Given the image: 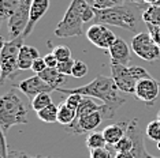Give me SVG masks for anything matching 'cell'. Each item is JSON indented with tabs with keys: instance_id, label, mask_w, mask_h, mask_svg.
Masks as SVG:
<instances>
[{
	"instance_id": "ac0fdd59",
	"label": "cell",
	"mask_w": 160,
	"mask_h": 158,
	"mask_svg": "<svg viewBox=\"0 0 160 158\" xmlns=\"http://www.w3.org/2000/svg\"><path fill=\"white\" fill-rule=\"evenodd\" d=\"M41 77V79L44 82H47L49 86H52V87H55V90L62 87V85L66 83L67 81V77L63 74H60L59 71H58V68H45L42 72L37 74Z\"/></svg>"
},
{
	"instance_id": "2e32d148",
	"label": "cell",
	"mask_w": 160,
	"mask_h": 158,
	"mask_svg": "<svg viewBox=\"0 0 160 158\" xmlns=\"http://www.w3.org/2000/svg\"><path fill=\"white\" fill-rule=\"evenodd\" d=\"M38 51L32 45H22L19 51V56H18V70L19 71H26L32 70L33 62L38 59Z\"/></svg>"
},
{
	"instance_id": "83f0119b",
	"label": "cell",
	"mask_w": 160,
	"mask_h": 158,
	"mask_svg": "<svg viewBox=\"0 0 160 158\" xmlns=\"http://www.w3.org/2000/svg\"><path fill=\"white\" fill-rule=\"evenodd\" d=\"M145 132H147V136L149 139H152L155 142H160V121L158 118L148 123Z\"/></svg>"
},
{
	"instance_id": "4dcf8cb0",
	"label": "cell",
	"mask_w": 160,
	"mask_h": 158,
	"mask_svg": "<svg viewBox=\"0 0 160 158\" xmlns=\"http://www.w3.org/2000/svg\"><path fill=\"white\" fill-rule=\"evenodd\" d=\"M89 158H115V153L112 151V149L110 147H103V149H94L90 150Z\"/></svg>"
},
{
	"instance_id": "d590c367",
	"label": "cell",
	"mask_w": 160,
	"mask_h": 158,
	"mask_svg": "<svg viewBox=\"0 0 160 158\" xmlns=\"http://www.w3.org/2000/svg\"><path fill=\"white\" fill-rule=\"evenodd\" d=\"M45 68H48V67H47V64L44 62V57H38V59H36L33 62V66H32V70H33L36 74L42 72Z\"/></svg>"
},
{
	"instance_id": "7c38bea8",
	"label": "cell",
	"mask_w": 160,
	"mask_h": 158,
	"mask_svg": "<svg viewBox=\"0 0 160 158\" xmlns=\"http://www.w3.org/2000/svg\"><path fill=\"white\" fill-rule=\"evenodd\" d=\"M160 91V83L156 79H153L152 77L144 78L141 79L137 83L136 87V97L140 101H142L145 105L148 106H153V104L156 101Z\"/></svg>"
},
{
	"instance_id": "603a6c76",
	"label": "cell",
	"mask_w": 160,
	"mask_h": 158,
	"mask_svg": "<svg viewBox=\"0 0 160 158\" xmlns=\"http://www.w3.org/2000/svg\"><path fill=\"white\" fill-rule=\"evenodd\" d=\"M21 0H0V16L2 21H8L19 6Z\"/></svg>"
},
{
	"instance_id": "3957f363",
	"label": "cell",
	"mask_w": 160,
	"mask_h": 158,
	"mask_svg": "<svg viewBox=\"0 0 160 158\" xmlns=\"http://www.w3.org/2000/svg\"><path fill=\"white\" fill-rule=\"evenodd\" d=\"M96 11L86 0H72L64 12L63 19L58 23L53 31L58 38L77 37L83 33V23L94 21Z\"/></svg>"
},
{
	"instance_id": "e0dca14e",
	"label": "cell",
	"mask_w": 160,
	"mask_h": 158,
	"mask_svg": "<svg viewBox=\"0 0 160 158\" xmlns=\"http://www.w3.org/2000/svg\"><path fill=\"white\" fill-rule=\"evenodd\" d=\"M103 135L105 138L108 146H114L116 145L127 132V123H116V124H110L104 128Z\"/></svg>"
},
{
	"instance_id": "ba28073f",
	"label": "cell",
	"mask_w": 160,
	"mask_h": 158,
	"mask_svg": "<svg viewBox=\"0 0 160 158\" xmlns=\"http://www.w3.org/2000/svg\"><path fill=\"white\" fill-rule=\"evenodd\" d=\"M32 3H33V0H21L15 12L8 19V33L11 35V40L21 37L23 34L25 29L29 23Z\"/></svg>"
},
{
	"instance_id": "cb8c5ba5",
	"label": "cell",
	"mask_w": 160,
	"mask_h": 158,
	"mask_svg": "<svg viewBox=\"0 0 160 158\" xmlns=\"http://www.w3.org/2000/svg\"><path fill=\"white\" fill-rule=\"evenodd\" d=\"M107 142H105V138L103 135V132L99 131H93L90 132L86 138V147L89 150H94V149H103V147H107Z\"/></svg>"
},
{
	"instance_id": "836d02e7",
	"label": "cell",
	"mask_w": 160,
	"mask_h": 158,
	"mask_svg": "<svg viewBox=\"0 0 160 158\" xmlns=\"http://www.w3.org/2000/svg\"><path fill=\"white\" fill-rule=\"evenodd\" d=\"M8 146L6 141V132H0V158H8Z\"/></svg>"
},
{
	"instance_id": "8fae6325",
	"label": "cell",
	"mask_w": 160,
	"mask_h": 158,
	"mask_svg": "<svg viewBox=\"0 0 160 158\" xmlns=\"http://www.w3.org/2000/svg\"><path fill=\"white\" fill-rule=\"evenodd\" d=\"M12 87H15L19 91H22L30 101L34 98V97H37L38 94L55 91V87H52V86H49L47 82H44L41 79V77L37 74L33 75V77H30V78L23 79V81H21L19 83H17V85H12Z\"/></svg>"
},
{
	"instance_id": "277c9868",
	"label": "cell",
	"mask_w": 160,
	"mask_h": 158,
	"mask_svg": "<svg viewBox=\"0 0 160 158\" xmlns=\"http://www.w3.org/2000/svg\"><path fill=\"white\" fill-rule=\"evenodd\" d=\"M28 123V109L15 91H8L0 98V125L8 131L14 125Z\"/></svg>"
},
{
	"instance_id": "d4e9b609",
	"label": "cell",
	"mask_w": 160,
	"mask_h": 158,
	"mask_svg": "<svg viewBox=\"0 0 160 158\" xmlns=\"http://www.w3.org/2000/svg\"><path fill=\"white\" fill-rule=\"evenodd\" d=\"M51 104H53L52 98H51L49 93H42V94H38L37 97H34L30 101V105L33 108L34 112H38V110L44 109V108L49 106Z\"/></svg>"
},
{
	"instance_id": "f546056e",
	"label": "cell",
	"mask_w": 160,
	"mask_h": 158,
	"mask_svg": "<svg viewBox=\"0 0 160 158\" xmlns=\"http://www.w3.org/2000/svg\"><path fill=\"white\" fill-rule=\"evenodd\" d=\"M52 53L55 55V57L59 62H64V60H68L71 59V51L70 48L66 45H59V46H55L53 48Z\"/></svg>"
},
{
	"instance_id": "f35d334b",
	"label": "cell",
	"mask_w": 160,
	"mask_h": 158,
	"mask_svg": "<svg viewBox=\"0 0 160 158\" xmlns=\"http://www.w3.org/2000/svg\"><path fill=\"white\" fill-rule=\"evenodd\" d=\"M115 158H136L133 151H121V153H115Z\"/></svg>"
},
{
	"instance_id": "30bf717a",
	"label": "cell",
	"mask_w": 160,
	"mask_h": 158,
	"mask_svg": "<svg viewBox=\"0 0 160 158\" xmlns=\"http://www.w3.org/2000/svg\"><path fill=\"white\" fill-rule=\"evenodd\" d=\"M86 38L100 49H110L112 44L116 41V35L112 33L107 25L103 23H93L86 31Z\"/></svg>"
},
{
	"instance_id": "484cf974",
	"label": "cell",
	"mask_w": 160,
	"mask_h": 158,
	"mask_svg": "<svg viewBox=\"0 0 160 158\" xmlns=\"http://www.w3.org/2000/svg\"><path fill=\"white\" fill-rule=\"evenodd\" d=\"M94 10H107L116 6L125 4L126 0H86Z\"/></svg>"
},
{
	"instance_id": "8992f818",
	"label": "cell",
	"mask_w": 160,
	"mask_h": 158,
	"mask_svg": "<svg viewBox=\"0 0 160 158\" xmlns=\"http://www.w3.org/2000/svg\"><path fill=\"white\" fill-rule=\"evenodd\" d=\"M23 37H17L10 41L2 40V53H0V85H4L8 78L15 77L18 70V56L23 45Z\"/></svg>"
},
{
	"instance_id": "1f68e13d",
	"label": "cell",
	"mask_w": 160,
	"mask_h": 158,
	"mask_svg": "<svg viewBox=\"0 0 160 158\" xmlns=\"http://www.w3.org/2000/svg\"><path fill=\"white\" fill-rule=\"evenodd\" d=\"M74 63L75 60L72 59H68V60H64V62H59V64H58V71H59L60 74L66 75V77H68V75L72 74V67H74Z\"/></svg>"
},
{
	"instance_id": "d6986e66",
	"label": "cell",
	"mask_w": 160,
	"mask_h": 158,
	"mask_svg": "<svg viewBox=\"0 0 160 158\" xmlns=\"http://www.w3.org/2000/svg\"><path fill=\"white\" fill-rule=\"evenodd\" d=\"M77 117V110L67 106L66 102H62L59 105V112H58V123L62 125H70Z\"/></svg>"
},
{
	"instance_id": "7a4b0ae2",
	"label": "cell",
	"mask_w": 160,
	"mask_h": 158,
	"mask_svg": "<svg viewBox=\"0 0 160 158\" xmlns=\"http://www.w3.org/2000/svg\"><path fill=\"white\" fill-rule=\"evenodd\" d=\"M144 10L141 6L132 3V4H122L116 6L107 10H94L96 16H94L93 23H103L110 25V26L121 27L125 30L133 31V33H141L140 27L142 26V12Z\"/></svg>"
},
{
	"instance_id": "6da1fadb",
	"label": "cell",
	"mask_w": 160,
	"mask_h": 158,
	"mask_svg": "<svg viewBox=\"0 0 160 158\" xmlns=\"http://www.w3.org/2000/svg\"><path fill=\"white\" fill-rule=\"evenodd\" d=\"M56 91L64 93V94H81L83 97H92L99 98L101 104V114L104 120H111L116 114V110L122 105H125L127 98L121 94V90L116 86L114 78L97 75L89 83L79 86L75 89H58Z\"/></svg>"
},
{
	"instance_id": "74e56055",
	"label": "cell",
	"mask_w": 160,
	"mask_h": 158,
	"mask_svg": "<svg viewBox=\"0 0 160 158\" xmlns=\"http://www.w3.org/2000/svg\"><path fill=\"white\" fill-rule=\"evenodd\" d=\"M8 158H38V156L32 157L23 151H18V150H8Z\"/></svg>"
},
{
	"instance_id": "b9f144b4",
	"label": "cell",
	"mask_w": 160,
	"mask_h": 158,
	"mask_svg": "<svg viewBox=\"0 0 160 158\" xmlns=\"http://www.w3.org/2000/svg\"><path fill=\"white\" fill-rule=\"evenodd\" d=\"M158 120L160 121V110H159V113H158Z\"/></svg>"
},
{
	"instance_id": "8d00e7d4",
	"label": "cell",
	"mask_w": 160,
	"mask_h": 158,
	"mask_svg": "<svg viewBox=\"0 0 160 158\" xmlns=\"http://www.w3.org/2000/svg\"><path fill=\"white\" fill-rule=\"evenodd\" d=\"M44 62H45L48 68H56L58 64H59V60L56 59L53 53H47V55L44 56Z\"/></svg>"
},
{
	"instance_id": "e575fe53",
	"label": "cell",
	"mask_w": 160,
	"mask_h": 158,
	"mask_svg": "<svg viewBox=\"0 0 160 158\" xmlns=\"http://www.w3.org/2000/svg\"><path fill=\"white\" fill-rule=\"evenodd\" d=\"M148 33L152 35V38L155 40V42L160 46V26H155V25H147Z\"/></svg>"
},
{
	"instance_id": "ffe728a7",
	"label": "cell",
	"mask_w": 160,
	"mask_h": 158,
	"mask_svg": "<svg viewBox=\"0 0 160 158\" xmlns=\"http://www.w3.org/2000/svg\"><path fill=\"white\" fill-rule=\"evenodd\" d=\"M58 112H59V105L51 104L49 106L38 110L37 117L42 123H58Z\"/></svg>"
},
{
	"instance_id": "5bb4252c",
	"label": "cell",
	"mask_w": 160,
	"mask_h": 158,
	"mask_svg": "<svg viewBox=\"0 0 160 158\" xmlns=\"http://www.w3.org/2000/svg\"><path fill=\"white\" fill-rule=\"evenodd\" d=\"M48 8H49V0H33L32 8H30V16H29V23L22 34L23 38H28L32 34L36 23L45 15Z\"/></svg>"
},
{
	"instance_id": "9c48e42d",
	"label": "cell",
	"mask_w": 160,
	"mask_h": 158,
	"mask_svg": "<svg viewBox=\"0 0 160 158\" xmlns=\"http://www.w3.org/2000/svg\"><path fill=\"white\" fill-rule=\"evenodd\" d=\"M104 117L101 114V110H96L89 114H85L82 117H75L70 125H66V130L71 135H82V134H90L96 131L97 127H100L103 123Z\"/></svg>"
},
{
	"instance_id": "ab89813d",
	"label": "cell",
	"mask_w": 160,
	"mask_h": 158,
	"mask_svg": "<svg viewBox=\"0 0 160 158\" xmlns=\"http://www.w3.org/2000/svg\"><path fill=\"white\" fill-rule=\"evenodd\" d=\"M132 3H136V4H138V6H141L142 8H148V6L149 4H147V3L144 2V0H130Z\"/></svg>"
},
{
	"instance_id": "f1b7e54d",
	"label": "cell",
	"mask_w": 160,
	"mask_h": 158,
	"mask_svg": "<svg viewBox=\"0 0 160 158\" xmlns=\"http://www.w3.org/2000/svg\"><path fill=\"white\" fill-rule=\"evenodd\" d=\"M88 72H89L88 64H86L85 62H82V60H75L74 67H72L71 77H74V78H77V79H81V78L85 77Z\"/></svg>"
},
{
	"instance_id": "52a82bcc",
	"label": "cell",
	"mask_w": 160,
	"mask_h": 158,
	"mask_svg": "<svg viewBox=\"0 0 160 158\" xmlns=\"http://www.w3.org/2000/svg\"><path fill=\"white\" fill-rule=\"evenodd\" d=\"M132 51L145 62H155L160 59V46L148 31H141L134 35L132 40Z\"/></svg>"
},
{
	"instance_id": "7bdbcfd3",
	"label": "cell",
	"mask_w": 160,
	"mask_h": 158,
	"mask_svg": "<svg viewBox=\"0 0 160 158\" xmlns=\"http://www.w3.org/2000/svg\"><path fill=\"white\" fill-rule=\"evenodd\" d=\"M158 149H159V151H160V142H158Z\"/></svg>"
},
{
	"instance_id": "60d3db41",
	"label": "cell",
	"mask_w": 160,
	"mask_h": 158,
	"mask_svg": "<svg viewBox=\"0 0 160 158\" xmlns=\"http://www.w3.org/2000/svg\"><path fill=\"white\" fill-rule=\"evenodd\" d=\"M38 158H53V157H48V156H38Z\"/></svg>"
},
{
	"instance_id": "d6a6232c",
	"label": "cell",
	"mask_w": 160,
	"mask_h": 158,
	"mask_svg": "<svg viewBox=\"0 0 160 158\" xmlns=\"http://www.w3.org/2000/svg\"><path fill=\"white\" fill-rule=\"evenodd\" d=\"M67 95L68 97L64 100L66 105L72 108L74 110H77L78 106H79V104H81V101H82V97L83 95H81V94H67Z\"/></svg>"
},
{
	"instance_id": "4fadbf2b",
	"label": "cell",
	"mask_w": 160,
	"mask_h": 158,
	"mask_svg": "<svg viewBox=\"0 0 160 158\" xmlns=\"http://www.w3.org/2000/svg\"><path fill=\"white\" fill-rule=\"evenodd\" d=\"M126 135H129L132 138V141L134 143V149L133 154L136 158H158L151 156L147 149H145V143H144V136L141 134V130L138 127V118H133V120L127 121V132Z\"/></svg>"
},
{
	"instance_id": "9a60e30c",
	"label": "cell",
	"mask_w": 160,
	"mask_h": 158,
	"mask_svg": "<svg viewBox=\"0 0 160 158\" xmlns=\"http://www.w3.org/2000/svg\"><path fill=\"white\" fill-rule=\"evenodd\" d=\"M111 56V63H118L127 66L130 62V48L122 38H116V41L108 49Z\"/></svg>"
},
{
	"instance_id": "7402d4cb",
	"label": "cell",
	"mask_w": 160,
	"mask_h": 158,
	"mask_svg": "<svg viewBox=\"0 0 160 158\" xmlns=\"http://www.w3.org/2000/svg\"><path fill=\"white\" fill-rule=\"evenodd\" d=\"M142 19L145 25L160 26V6H148L142 12Z\"/></svg>"
},
{
	"instance_id": "5b68a950",
	"label": "cell",
	"mask_w": 160,
	"mask_h": 158,
	"mask_svg": "<svg viewBox=\"0 0 160 158\" xmlns=\"http://www.w3.org/2000/svg\"><path fill=\"white\" fill-rule=\"evenodd\" d=\"M111 72L116 86L122 93H136L138 82L144 78L151 77L144 67L123 66L118 63H111Z\"/></svg>"
},
{
	"instance_id": "44dd1931",
	"label": "cell",
	"mask_w": 160,
	"mask_h": 158,
	"mask_svg": "<svg viewBox=\"0 0 160 158\" xmlns=\"http://www.w3.org/2000/svg\"><path fill=\"white\" fill-rule=\"evenodd\" d=\"M96 110H101V105L94 102L92 97H82V101L77 109V117H82Z\"/></svg>"
},
{
	"instance_id": "4316f807",
	"label": "cell",
	"mask_w": 160,
	"mask_h": 158,
	"mask_svg": "<svg viewBox=\"0 0 160 158\" xmlns=\"http://www.w3.org/2000/svg\"><path fill=\"white\" fill-rule=\"evenodd\" d=\"M112 149V151L114 153H121V151H133L134 149V143L132 141V138H130L129 135H125L123 138L119 141L116 145L114 146H110Z\"/></svg>"
}]
</instances>
